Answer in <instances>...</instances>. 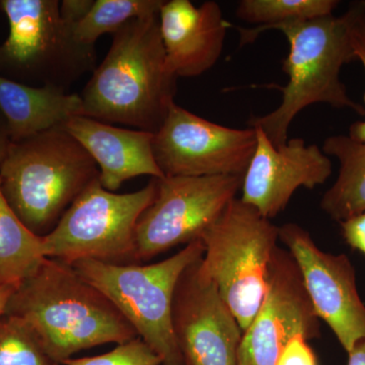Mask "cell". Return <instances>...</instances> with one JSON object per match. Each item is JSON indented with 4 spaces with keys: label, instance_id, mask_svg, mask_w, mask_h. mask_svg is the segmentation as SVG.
<instances>
[{
    "label": "cell",
    "instance_id": "cell-1",
    "mask_svg": "<svg viewBox=\"0 0 365 365\" xmlns=\"http://www.w3.org/2000/svg\"><path fill=\"white\" fill-rule=\"evenodd\" d=\"M4 314L25 322L59 364L83 350L138 337L100 290L72 266L47 258L14 288Z\"/></svg>",
    "mask_w": 365,
    "mask_h": 365
},
{
    "label": "cell",
    "instance_id": "cell-2",
    "mask_svg": "<svg viewBox=\"0 0 365 365\" xmlns=\"http://www.w3.org/2000/svg\"><path fill=\"white\" fill-rule=\"evenodd\" d=\"M177 79L165 64L160 14L135 19L113 35L79 93L81 116L157 133L175 102Z\"/></svg>",
    "mask_w": 365,
    "mask_h": 365
},
{
    "label": "cell",
    "instance_id": "cell-3",
    "mask_svg": "<svg viewBox=\"0 0 365 365\" xmlns=\"http://www.w3.org/2000/svg\"><path fill=\"white\" fill-rule=\"evenodd\" d=\"M364 11L365 1H355L340 16L289 21L266 30L280 31L287 37L289 52L282 71L289 79L285 86H266L281 91L282 100L265 116L252 117L249 127L260 128L274 145L281 146L288 141V129L295 117L309 106L327 104L365 116L364 108L349 97L340 79L342 67L355 60L350 29Z\"/></svg>",
    "mask_w": 365,
    "mask_h": 365
},
{
    "label": "cell",
    "instance_id": "cell-4",
    "mask_svg": "<svg viewBox=\"0 0 365 365\" xmlns=\"http://www.w3.org/2000/svg\"><path fill=\"white\" fill-rule=\"evenodd\" d=\"M98 178L97 163L64 127L11 143L0 165L7 202L39 237L49 234Z\"/></svg>",
    "mask_w": 365,
    "mask_h": 365
},
{
    "label": "cell",
    "instance_id": "cell-5",
    "mask_svg": "<svg viewBox=\"0 0 365 365\" xmlns=\"http://www.w3.org/2000/svg\"><path fill=\"white\" fill-rule=\"evenodd\" d=\"M9 33L0 45V76L69 91L95 71V46L83 44L60 14L58 0H0Z\"/></svg>",
    "mask_w": 365,
    "mask_h": 365
},
{
    "label": "cell",
    "instance_id": "cell-6",
    "mask_svg": "<svg viewBox=\"0 0 365 365\" xmlns=\"http://www.w3.org/2000/svg\"><path fill=\"white\" fill-rule=\"evenodd\" d=\"M204 252L202 241L197 240L150 265L83 260L71 266L114 304L163 364L184 365L173 334V299L182 274L200 260Z\"/></svg>",
    "mask_w": 365,
    "mask_h": 365
},
{
    "label": "cell",
    "instance_id": "cell-7",
    "mask_svg": "<svg viewBox=\"0 0 365 365\" xmlns=\"http://www.w3.org/2000/svg\"><path fill=\"white\" fill-rule=\"evenodd\" d=\"M200 240L205 248L201 268L215 283L245 332L265 299L279 227L235 198Z\"/></svg>",
    "mask_w": 365,
    "mask_h": 365
},
{
    "label": "cell",
    "instance_id": "cell-8",
    "mask_svg": "<svg viewBox=\"0 0 365 365\" xmlns=\"http://www.w3.org/2000/svg\"><path fill=\"white\" fill-rule=\"evenodd\" d=\"M158 179L132 193L117 194L91 182L67 209L49 234L42 237L46 258L73 265L83 260L135 264V230L157 196Z\"/></svg>",
    "mask_w": 365,
    "mask_h": 365
},
{
    "label": "cell",
    "instance_id": "cell-9",
    "mask_svg": "<svg viewBox=\"0 0 365 365\" xmlns=\"http://www.w3.org/2000/svg\"><path fill=\"white\" fill-rule=\"evenodd\" d=\"M244 176H165L137 222V262L200 240L242 190Z\"/></svg>",
    "mask_w": 365,
    "mask_h": 365
},
{
    "label": "cell",
    "instance_id": "cell-10",
    "mask_svg": "<svg viewBox=\"0 0 365 365\" xmlns=\"http://www.w3.org/2000/svg\"><path fill=\"white\" fill-rule=\"evenodd\" d=\"M256 146V128L213 123L175 102L153 140L165 177L244 176Z\"/></svg>",
    "mask_w": 365,
    "mask_h": 365
},
{
    "label": "cell",
    "instance_id": "cell-11",
    "mask_svg": "<svg viewBox=\"0 0 365 365\" xmlns=\"http://www.w3.org/2000/svg\"><path fill=\"white\" fill-rule=\"evenodd\" d=\"M279 241L299 269L314 313L349 353L365 340V304L357 290L351 261L344 254L322 251L311 234L297 223L279 227Z\"/></svg>",
    "mask_w": 365,
    "mask_h": 365
},
{
    "label": "cell",
    "instance_id": "cell-12",
    "mask_svg": "<svg viewBox=\"0 0 365 365\" xmlns=\"http://www.w3.org/2000/svg\"><path fill=\"white\" fill-rule=\"evenodd\" d=\"M201 259L184 271L175 289V342L184 365H237L244 332L215 283L204 273Z\"/></svg>",
    "mask_w": 365,
    "mask_h": 365
},
{
    "label": "cell",
    "instance_id": "cell-13",
    "mask_svg": "<svg viewBox=\"0 0 365 365\" xmlns=\"http://www.w3.org/2000/svg\"><path fill=\"white\" fill-rule=\"evenodd\" d=\"M319 319L287 250L277 247L268 272L267 292L256 318L242 333L237 365H277L288 341L319 336Z\"/></svg>",
    "mask_w": 365,
    "mask_h": 365
},
{
    "label": "cell",
    "instance_id": "cell-14",
    "mask_svg": "<svg viewBox=\"0 0 365 365\" xmlns=\"http://www.w3.org/2000/svg\"><path fill=\"white\" fill-rule=\"evenodd\" d=\"M256 130V150L242 178L241 200L271 220L287 209L297 189L323 185L332 175V162L317 144L292 138L275 146L260 128Z\"/></svg>",
    "mask_w": 365,
    "mask_h": 365
},
{
    "label": "cell",
    "instance_id": "cell-15",
    "mask_svg": "<svg viewBox=\"0 0 365 365\" xmlns=\"http://www.w3.org/2000/svg\"><path fill=\"white\" fill-rule=\"evenodd\" d=\"M160 29L170 73L197 78L222 56L228 21L217 2L196 7L190 0H170L160 9Z\"/></svg>",
    "mask_w": 365,
    "mask_h": 365
},
{
    "label": "cell",
    "instance_id": "cell-16",
    "mask_svg": "<svg viewBox=\"0 0 365 365\" xmlns=\"http://www.w3.org/2000/svg\"><path fill=\"white\" fill-rule=\"evenodd\" d=\"M63 127L97 163L101 184L108 191L116 192L133 178L165 177L155 162L150 132L122 128L86 116L72 117Z\"/></svg>",
    "mask_w": 365,
    "mask_h": 365
},
{
    "label": "cell",
    "instance_id": "cell-17",
    "mask_svg": "<svg viewBox=\"0 0 365 365\" xmlns=\"http://www.w3.org/2000/svg\"><path fill=\"white\" fill-rule=\"evenodd\" d=\"M79 93L55 86H33L0 76V112L11 143L63 127L71 118L81 116Z\"/></svg>",
    "mask_w": 365,
    "mask_h": 365
},
{
    "label": "cell",
    "instance_id": "cell-18",
    "mask_svg": "<svg viewBox=\"0 0 365 365\" xmlns=\"http://www.w3.org/2000/svg\"><path fill=\"white\" fill-rule=\"evenodd\" d=\"M322 150L339 162L337 179L322 197V210L338 222L365 212V143L337 134L324 141Z\"/></svg>",
    "mask_w": 365,
    "mask_h": 365
},
{
    "label": "cell",
    "instance_id": "cell-19",
    "mask_svg": "<svg viewBox=\"0 0 365 365\" xmlns=\"http://www.w3.org/2000/svg\"><path fill=\"white\" fill-rule=\"evenodd\" d=\"M46 259L42 237L24 225L0 186V287H18L33 275Z\"/></svg>",
    "mask_w": 365,
    "mask_h": 365
},
{
    "label": "cell",
    "instance_id": "cell-20",
    "mask_svg": "<svg viewBox=\"0 0 365 365\" xmlns=\"http://www.w3.org/2000/svg\"><path fill=\"white\" fill-rule=\"evenodd\" d=\"M339 4L337 0H242L237 4L235 16L256 26L241 28L228 23V29L239 31L240 45L245 46L253 43L260 34L278 24L331 16Z\"/></svg>",
    "mask_w": 365,
    "mask_h": 365
},
{
    "label": "cell",
    "instance_id": "cell-21",
    "mask_svg": "<svg viewBox=\"0 0 365 365\" xmlns=\"http://www.w3.org/2000/svg\"><path fill=\"white\" fill-rule=\"evenodd\" d=\"M163 0H95L83 21L74 26V34L86 45L95 46L104 34L114 35L135 19L160 14Z\"/></svg>",
    "mask_w": 365,
    "mask_h": 365
},
{
    "label": "cell",
    "instance_id": "cell-22",
    "mask_svg": "<svg viewBox=\"0 0 365 365\" xmlns=\"http://www.w3.org/2000/svg\"><path fill=\"white\" fill-rule=\"evenodd\" d=\"M0 365H62L53 360L25 322L11 314L0 317Z\"/></svg>",
    "mask_w": 365,
    "mask_h": 365
},
{
    "label": "cell",
    "instance_id": "cell-23",
    "mask_svg": "<svg viewBox=\"0 0 365 365\" xmlns=\"http://www.w3.org/2000/svg\"><path fill=\"white\" fill-rule=\"evenodd\" d=\"M163 359L146 344L136 337L118 344L110 352L93 357L71 359L63 365H162Z\"/></svg>",
    "mask_w": 365,
    "mask_h": 365
},
{
    "label": "cell",
    "instance_id": "cell-24",
    "mask_svg": "<svg viewBox=\"0 0 365 365\" xmlns=\"http://www.w3.org/2000/svg\"><path fill=\"white\" fill-rule=\"evenodd\" d=\"M350 46L354 59H359L361 62L365 71V11L357 16L350 29ZM348 135L355 140L365 143V120L353 123L349 127Z\"/></svg>",
    "mask_w": 365,
    "mask_h": 365
},
{
    "label": "cell",
    "instance_id": "cell-25",
    "mask_svg": "<svg viewBox=\"0 0 365 365\" xmlns=\"http://www.w3.org/2000/svg\"><path fill=\"white\" fill-rule=\"evenodd\" d=\"M277 365H318V360L306 336L297 335L288 341Z\"/></svg>",
    "mask_w": 365,
    "mask_h": 365
},
{
    "label": "cell",
    "instance_id": "cell-26",
    "mask_svg": "<svg viewBox=\"0 0 365 365\" xmlns=\"http://www.w3.org/2000/svg\"><path fill=\"white\" fill-rule=\"evenodd\" d=\"M345 242L365 255V212L340 222Z\"/></svg>",
    "mask_w": 365,
    "mask_h": 365
},
{
    "label": "cell",
    "instance_id": "cell-27",
    "mask_svg": "<svg viewBox=\"0 0 365 365\" xmlns=\"http://www.w3.org/2000/svg\"><path fill=\"white\" fill-rule=\"evenodd\" d=\"M95 0H64L60 2V14L66 23L76 26L85 19Z\"/></svg>",
    "mask_w": 365,
    "mask_h": 365
},
{
    "label": "cell",
    "instance_id": "cell-28",
    "mask_svg": "<svg viewBox=\"0 0 365 365\" xmlns=\"http://www.w3.org/2000/svg\"><path fill=\"white\" fill-rule=\"evenodd\" d=\"M11 143H11L6 120L0 112V165L4 162V158L6 157L7 151L11 148Z\"/></svg>",
    "mask_w": 365,
    "mask_h": 365
},
{
    "label": "cell",
    "instance_id": "cell-29",
    "mask_svg": "<svg viewBox=\"0 0 365 365\" xmlns=\"http://www.w3.org/2000/svg\"><path fill=\"white\" fill-rule=\"evenodd\" d=\"M348 365H365V340L360 341L348 353Z\"/></svg>",
    "mask_w": 365,
    "mask_h": 365
},
{
    "label": "cell",
    "instance_id": "cell-30",
    "mask_svg": "<svg viewBox=\"0 0 365 365\" xmlns=\"http://www.w3.org/2000/svg\"><path fill=\"white\" fill-rule=\"evenodd\" d=\"M14 288L16 287H9V285L0 287V317L6 312L7 304L13 294Z\"/></svg>",
    "mask_w": 365,
    "mask_h": 365
},
{
    "label": "cell",
    "instance_id": "cell-31",
    "mask_svg": "<svg viewBox=\"0 0 365 365\" xmlns=\"http://www.w3.org/2000/svg\"><path fill=\"white\" fill-rule=\"evenodd\" d=\"M162 365H170V364H163Z\"/></svg>",
    "mask_w": 365,
    "mask_h": 365
}]
</instances>
